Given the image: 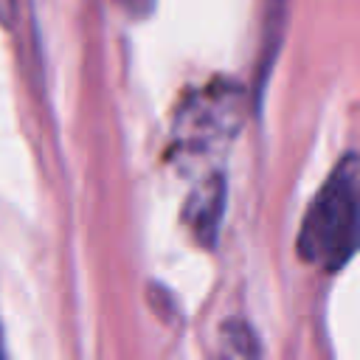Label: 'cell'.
<instances>
[{
  "label": "cell",
  "instance_id": "cell-1",
  "mask_svg": "<svg viewBox=\"0 0 360 360\" xmlns=\"http://www.w3.org/2000/svg\"><path fill=\"white\" fill-rule=\"evenodd\" d=\"M298 256L326 273H338L360 250V158L346 155L315 191L298 236Z\"/></svg>",
  "mask_w": 360,
  "mask_h": 360
},
{
  "label": "cell",
  "instance_id": "cell-2",
  "mask_svg": "<svg viewBox=\"0 0 360 360\" xmlns=\"http://www.w3.org/2000/svg\"><path fill=\"white\" fill-rule=\"evenodd\" d=\"M242 118V93L233 84H214L188 98L174 124V143L180 149H211L225 143Z\"/></svg>",
  "mask_w": 360,
  "mask_h": 360
},
{
  "label": "cell",
  "instance_id": "cell-3",
  "mask_svg": "<svg viewBox=\"0 0 360 360\" xmlns=\"http://www.w3.org/2000/svg\"><path fill=\"white\" fill-rule=\"evenodd\" d=\"M222 211H225V177L214 172L202 183H197V188L186 197L183 222L188 225V231L200 245L211 248L219 233Z\"/></svg>",
  "mask_w": 360,
  "mask_h": 360
},
{
  "label": "cell",
  "instance_id": "cell-4",
  "mask_svg": "<svg viewBox=\"0 0 360 360\" xmlns=\"http://www.w3.org/2000/svg\"><path fill=\"white\" fill-rule=\"evenodd\" d=\"M219 360H262L259 335L248 321H228L219 332Z\"/></svg>",
  "mask_w": 360,
  "mask_h": 360
}]
</instances>
